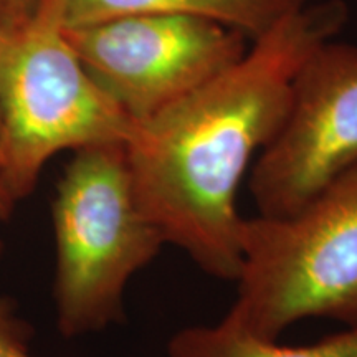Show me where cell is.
I'll use <instances>...</instances> for the list:
<instances>
[{
    "label": "cell",
    "mask_w": 357,
    "mask_h": 357,
    "mask_svg": "<svg viewBox=\"0 0 357 357\" xmlns=\"http://www.w3.org/2000/svg\"><path fill=\"white\" fill-rule=\"evenodd\" d=\"M342 0L306 3L252 40L234 65L137 123L126 142L137 204L204 273L236 281V192L287 116L303 61L346 25Z\"/></svg>",
    "instance_id": "cell-1"
},
{
    "label": "cell",
    "mask_w": 357,
    "mask_h": 357,
    "mask_svg": "<svg viewBox=\"0 0 357 357\" xmlns=\"http://www.w3.org/2000/svg\"><path fill=\"white\" fill-rule=\"evenodd\" d=\"M52 220L58 331L71 339L121 323L129 280L167 245L137 204L124 142L73 151L58 181Z\"/></svg>",
    "instance_id": "cell-2"
},
{
    "label": "cell",
    "mask_w": 357,
    "mask_h": 357,
    "mask_svg": "<svg viewBox=\"0 0 357 357\" xmlns=\"http://www.w3.org/2000/svg\"><path fill=\"white\" fill-rule=\"evenodd\" d=\"M235 283L229 314L268 341L310 318L357 326V166L294 215L245 218Z\"/></svg>",
    "instance_id": "cell-3"
},
{
    "label": "cell",
    "mask_w": 357,
    "mask_h": 357,
    "mask_svg": "<svg viewBox=\"0 0 357 357\" xmlns=\"http://www.w3.org/2000/svg\"><path fill=\"white\" fill-rule=\"evenodd\" d=\"M136 123L91 78L55 10L0 35V182L17 204L53 155L131 139Z\"/></svg>",
    "instance_id": "cell-4"
},
{
    "label": "cell",
    "mask_w": 357,
    "mask_h": 357,
    "mask_svg": "<svg viewBox=\"0 0 357 357\" xmlns=\"http://www.w3.org/2000/svg\"><path fill=\"white\" fill-rule=\"evenodd\" d=\"M91 78L134 123L194 91L247 52V37L187 15H129L65 29Z\"/></svg>",
    "instance_id": "cell-5"
},
{
    "label": "cell",
    "mask_w": 357,
    "mask_h": 357,
    "mask_svg": "<svg viewBox=\"0 0 357 357\" xmlns=\"http://www.w3.org/2000/svg\"><path fill=\"white\" fill-rule=\"evenodd\" d=\"M357 166V47L328 40L303 61L275 137L250 171L258 215L284 218Z\"/></svg>",
    "instance_id": "cell-6"
},
{
    "label": "cell",
    "mask_w": 357,
    "mask_h": 357,
    "mask_svg": "<svg viewBox=\"0 0 357 357\" xmlns=\"http://www.w3.org/2000/svg\"><path fill=\"white\" fill-rule=\"evenodd\" d=\"M63 29L129 15H187L217 22L255 40L307 0H47Z\"/></svg>",
    "instance_id": "cell-7"
},
{
    "label": "cell",
    "mask_w": 357,
    "mask_h": 357,
    "mask_svg": "<svg viewBox=\"0 0 357 357\" xmlns=\"http://www.w3.org/2000/svg\"><path fill=\"white\" fill-rule=\"evenodd\" d=\"M169 357H357V326L314 344L283 346L258 337L227 312L213 326H190L172 334Z\"/></svg>",
    "instance_id": "cell-8"
},
{
    "label": "cell",
    "mask_w": 357,
    "mask_h": 357,
    "mask_svg": "<svg viewBox=\"0 0 357 357\" xmlns=\"http://www.w3.org/2000/svg\"><path fill=\"white\" fill-rule=\"evenodd\" d=\"M33 329L12 298H0V357H33Z\"/></svg>",
    "instance_id": "cell-9"
},
{
    "label": "cell",
    "mask_w": 357,
    "mask_h": 357,
    "mask_svg": "<svg viewBox=\"0 0 357 357\" xmlns=\"http://www.w3.org/2000/svg\"><path fill=\"white\" fill-rule=\"evenodd\" d=\"M45 0H0V35L10 33L30 22Z\"/></svg>",
    "instance_id": "cell-10"
},
{
    "label": "cell",
    "mask_w": 357,
    "mask_h": 357,
    "mask_svg": "<svg viewBox=\"0 0 357 357\" xmlns=\"http://www.w3.org/2000/svg\"><path fill=\"white\" fill-rule=\"evenodd\" d=\"M15 205L17 202L8 195L6 187L0 182V220H8L15 211Z\"/></svg>",
    "instance_id": "cell-11"
},
{
    "label": "cell",
    "mask_w": 357,
    "mask_h": 357,
    "mask_svg": "<svg viewBox=\"0 0 357 357\" xmlns=\"http://www.w3.org/2000/svg\"><path fill=\"white\" fill-rule=\"evenodd\" d=\"M2 255H3V242L2 238H0V258H2Z\"/></svg>",
    "instance_id": "cell-12"
}]
</instances>
